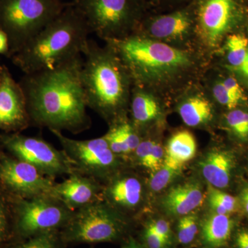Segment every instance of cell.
Listing matches in <instances>:
<instances>
[{"mask_svg": "<svg viewBox=\"0 0 248 248\" xmlns=\"http://www.w3.org/2000/svg\"><path fill=\"white\" fill-rule=\"evenodd\" d=\"M16 206L18 229L25 236H37L66 226L72 211L50 195L19 198Z\"/></svg>", "mask_w": 248, "mask_h": 248, "instance_id": "10", "label": "cell"}, {"mask_svg": "<svg viewBox=\"0 0 248 248\" xmlns=\"http://www.w3.org/2000/svg\"><path fill=\"white\" fill-rule=\"evenodd\" d=\"M166 154L164 153V148L159 143L154 142L149 156L147 159L143 167L151 170L154 173L161 167L164 163Z\"/></svg>", "mask_w": 248, "mask_h": 248, "instance_id": "29", "label": "cell"}, {"mask_svg": "<svg viewBox=\"0 0 248 248\" xmlns=\"http://www.w3.org/2000/svg\"><path fill=\"white\" fill-rule=\"evenodd\" d=\"M154 142L151 140L141 141L137 149L134 152L135 158L139 164L143 166L146 162L152 149Z\"/></svg>", "mask_w": 248, "mask_h": 248, "instance_id": "35", "label": "cell"}, {"mask_svg": "<svg viewBox=\"0 0 248 248\" xmlns=\"http://www.w3.org/2000/svg\"><path fill=\"white\" fill-rule=\"evenodd\" d=\"M91 34L108 42L128 37L136 16L134 0H73Z\"/></svg>", "mask_w": 248, "mask_h": 248, "instance_id": "6", "label": "cell"}, {"mask_svg": "<svg viewBox=\"0 0 248 248\" xmlns=\"http://www.w3.org/2000/svg\"><path fill=\"white\" fill-rule=\"evenodd\" d=\"M83 55L24 74L22 86L31 124L50 131L82 133L91 125L82 82Z\"/></svg>", "mask_w": 248, "mask_h": 248, "instance_id": "1", "label": "cell"}, {"mask_svg": "<svg viewBox=\"0 0 248 248\" xmlns=\"http://www.w3.org/2000/svg\"><path fill=\"white\" fill-rule=\"evenodd\" d=\"M222 83H223V86H225L229 94L239 104L246 101L247 98H246L244 90L234 78H227V79L223 80Z\"/></svg>", "mask_w": 248, "mask_h": 248, "instance_id": "32", "label": "cell"}, {"mask_svg": "<svg viewBox=\"0 0 248 248\" xmlns=\"http://www.w3.org/2000/svg\"><path fill=\"white\" fill-rule=\"evenodd\" d=\"M123 248H131V246H130V242H129V244L127 245V246H125V247H124Z\"/></svg>", "mask_w": 248, "mask_h": 248, "instance_id": "42", "label": "cell"}, {"mask_svg": "<svg viewBox=\"0 0 248 248\" xmlns=\"http://www.w3.org/2000/svg\"><path fill=\"white\" fill-rule=\"evenodd\" d=\"M213 94L217 102L229 110H234L239 105V103L228 92L222 81L217 83L214 86Z\"/></svg>", "mask_w": 248, "mask_h": 248, "instance_id": "31", "label": "cell"}, {"mask_svg": "<svg viewBox=\"0 0 248 248\" xmlns=\"http://www.w3.org/2000/svg\"><path fill=\"white\" fill-rule=\"evenodd\" d=\"M66 5L62 0H0V30L9 38V56L27 45Z\"/></svg>", "mask_w": 248, "mask_h": 248, "instance_id": "5", "label": "cell"}, {"mask_svg": "<svg viewBox=\"0 0 248 248\" xmlns=\"http://www.w3.org/2000/svg\"><path fill=\"white\" fill-rule=\"evenodd\" d=\"M182 166L183 164H179L166 155L161 167L153 173L152 176L150 181L151 190L155 192L164 190L179 175L182 171Z\"/></svg>", "mask_w": 248, "mask_h": 248, "instance_id": "23", "label": "cell"}, {"mask_svg": "<svg viewBox=\"0 0 248 248\" xmlns=\"http://www.w3.org/2000/svg\"><path fill=\"white\" fill-rule=\"evenodd\" d=\"M0 54L8 56L10 55L9 38L4 31L1 30H0Z\"/></svg>", "mask_w": 248, "mask_h": 248, "instance_id": "37", "label": "cell"}, {"mask_svg": "<svg viewBox=\"0 0 248 248\" xmlns=\"http://www.w3.org/2000/svg\"><path fill=\"white\" fill-rule=\"evenodd\" d=\"M74 170L100 182L117 166V156L111 151L104 137L78 140L51 130Z\"/></svg>", "mask_w": 248, "mask_h": 248, "instance_id": "9", "label": "cell"}, {"mask_svg": "<svg viewBox=\"0 0 248 248\" xmlns=\"http://www.w3.org/2000/svg\"><path fill=\"white\" fill-rule=\"evenodd\" d=\"M198 233L197 218L195 215L183 216L179 220L177 226L178 240L184 245L190 244L195 239Z\"/></svg>", "mask_w": 248, "mask_h": 248, "instance_id": "27", "label": "cell"}, {"mask_svg": "<svg viewBox=\"0 0 248 248\" xmlns=\"http://www.w3.org/2000/svg\"><path fill=\"white\" fill-rule=\"evenodd\" d=\"M234 69L235 71L239 72L240 73L248 78V50L244 61L243 62V63L239 66L234 68Z\"/></svg>", "mask_w": 248, "mask_h": 248, "instance_id": "39", "label": "cell"}, {"mask_svg": "<svg viewBox=\"0 0 248 248\" xmlns=\"http://www.w3.org/2000/svg\"><path fill=\"white\" fill-rule=\"evenodd\" d=\"M123 220L103 201L77 210L64 226L63 239L70 242H107L123 233Z\"/></svg>", "mask_w": 248, "mask_h": 248, "instance_id": "7", "label": "cell"}, {"mask_svg": "<svg viewBox=\"0 0 248 248\" xmlns=\"http://www.w3.org/2000/svg\"><path fill=\"white\" fill-rule=\"evenodd\" d=\"M227 55L233 68L239 66L244 61L248 50L247 37L241 34L228 36L226 42Z\"/></svg>", "mask_w": 248, "mask_h": 248, "instance_id": "25", "label": "cell"}, {"mask_svg": "<svg viewBox=\"0 0 248 248\" xmlns=\"http://www.w3.org/2000/svg\"><path fill=\"white\" fill-rule=\"evenodd\" d=\"M191 27L190 18L184 11L156 17L150 24L148 31L153 37L176 40L186 35Z\"/></svg>", "mask_w": 248, "mask_h": 248, "instance_id": "18", "label": "cell"}, {"mask_svg": "<svg viewBox=\"0 0 248 248\" xmlns=\"http://www.w3.org/2000/svg\"><path fill=\"white\" fill-rule=\"evenodd\" d=\"M81 82L88 108L104 118L123 111L130 97V73L109 44L89 39L83 52Z\"/></svg>", "mask_w": 248, "mask_h": 248, "instance_id": "3", "label": "cell"}, {"mask_svg": "<svg viewBox=\"0 0 248 248\" xmlns=\"http://www.w3.org/2000/svg\"><path fill=\"white\" fill-rule=\"evenodd\" d=\"M203 201V191L200 184L187 182L171 188L165 197L164 205L169 213L183 217L200 207Z\"/></svg>", "mask_w": 248, "mask_h": 248, "instance_id": "16", "label": "cell"}, {"mask_svg": "<svg viewBox=\"0 0 248 248\" xmlns=\"http://www.w3.org/2000/svg\"><path fill=\"white\" fill-rule=\"evenodd\" d=\"M148 226H149L156 234L161 236L168 244H170L172 240V231L169 222L164 219H158L150 222Z\"/></svg>", "mask_w": 248, "mask_h": 248, "instance_id": "33", "label": "cell"}, {"mask_svg": "<svg viewBox=\"0 0 248 248\" xmlns=\"http://www.w3.org/2000/svg\"><path fill=\"white\" fill-rule=\"evenodd\" d=\"M7 208L4 202L0 200V241L4 236L7 226Z\"/></svg>", "mask_w": 248, "mask_h": 248, "instance_id": "36", "label": "cell"}, {"mask_svg": "<svg viewBox=\"0 0 248 248\" xmlns=\"http://www.w3.org/2000/svg\"><path fill=\"white\" fill-rule=\"evenodd\" d=\"M234 163V157L229 152L211 151L201 163L202 174L210 186L225 188L231 182Z\"/></svg>", "mask_w": 248, "mask_h": 248, "instance_id": "17", "label": "cell"}, {"mask_svg": "<svg viewBox=\"0 0 248 248\" xmlns=\"http://www.w3.org/2000/svg\"><path fill=\"white\" fill-rule=\"evenodd\" d=\"M208 202L214 213L221 215H230L234 213L237 207L236 198L225 193L213 186H209Z\"/></svg>", "mask_w": 248, "mask_h": 248, "instance_id": "24", "label": "cell"}, {"mask_svg": "<svg viewBox=\"0 0 248 248\" xmlns=\"http://www.w3.org/2000/svg\"><path fill=\"white\" fill-rule=\"evenodd\" d=\"M130 244L131 248H141L134 240H130Z\"/></svg>", "mask_w": 248, "mask_h": 248, "instance_id": "41", "label": "cell"}, {"mask_svg": "<svg viewBox=\"0 0 248 248\" xmlns=\"http://www.w3.org/2000/svg\"><path fill=\"white\" fill-rule=\"evenodd\" d=\"M130 109L135 126L154 120L160 112L159 104L154 97L139 89L133 91L130 98Z\"/></svg>", "mask_w": 248, "mask_h": 248, "instance_id": "20", "label": "cell"}, {"mask_svg": "<svg viewBox=\"0 0 248 248\" xmlns=\"http://www.w3.org/2000/svg\"><path fill=\"white\" fill-rule=\"evenodd\" d=\"M30 124L22 86L6 67L0 66V130L18 132Z\"/></svg>", "mask_w": 248, "mask_h": 248, "instance_id": "13", "label": "cell"}, {"mask_svg": "<svg viewBox=\"0 0 248 248\" xmlns=\"http://www.w3.org/2000/svg\"><path fill=\"white\" fill-rule=\"evenodd\" d=\"M143 197L141 181L133 175H122L109 181L102 187V201L108 205L124 210L138 208Z\"/></svg>", "mask_w": 248, "mask_h": 248, "instance_id": "15", "label": "cell"}, {"mask_svg": "<svg viewBox=\"0 0 248 248\" xmlns=\"http://www.w3.org/2000/svg\"><path fill=\"white\" fill-rule=\"evenodd\" d=\"M179 113L183 122L191 127L207 123L213 115L211 104L201 96H193L186 99L179 107Z\"/></svg>", "mask_w": 248, "mask_h": 248, "instance_id": "21", "label": "cell"}, {"mask_svg": "<svg viewBox=\"0 0 248 248\" xmlns=\"http://www.w3.org/2000/svg\"><path fill=\"white\" fill-rule=\"evenodd\" d=\"M104 137L108 143L111 151L117 156L120 155L126 156L131 153L120 130L115 123L111 125L108 131Z\"/></svg>", "mask_w": 248, "mask_h": 248, "instance_id": "28", "label": "cell"}, {"mask_svg": "<svg viewBox=\"0 0 248 248\" xmlns=\"http://www.w3.org/2000/svg\"><path fill=\"white\" fill-rule=\"evenodd\" d=\"M234 222L229 215L214 213L202 225V239L208 248H222L231 239Z\"/></svg>", "mask_w": 248, "mask_h": 248, "instance_id": "19", "label": "cell"}, {"mask_svg": "<svg viewBox=\"0 0 248 248\" xmlns=\"http://www.w3.org/2000/svg\"><path fill=\"white\" fill-rule=\"evenodd\" d=\"M237 0H203L198 11V32L209 47L216 46L239 22Z\"/></svg>", "mask_w": 248, "mask_h": 248, "instance_id": "12", "label": "cell"}, {"mask_svg": "<svg viewBox=\"0 0 248 248\" xmlns=\"http://www.w3.org/2000/svg\"><path fill=\"white\" fill-rule=\"evenodd\" d=\"M102 187L96 179L75 171L60 183H55L50 195L72 211L102 201Z\"/></svg>", "mask_w": 248, "mask_h": 248, "instance_id": "14", "label": "cell"}, {"mask_svg": "<svg viewBox=\"0 0 248 248\" xmlns=\"http://www.w3.org/2000/svg\"><path fill=\"white\" fill-rule=\"evenodd\" d=\"M241 201L245 211L248 215V186H246L241 192Z\"/></svg>", "mask_w": 248, "mask_h": 248, "instance_id": "40", "label": "cell"}, {"mask_svg": "<svg viewBox=\"0 0 248 248\" xmlns=\"http://www.w3.org/2000/svg\"><path fill=\"white\" fill-rule=\"evenodd\" d=\"M17 248H59L56 239L51 233L37 235Z\"/></svg>", "mask_w": 248, "mask_h": 248, "instance_id": "30", "label": "cell"}, {"mask_svg": "<svg viewBox=\"0 0 248 248\" xmlns=\"http://www.w3.org/2000/svg\"><path fill=\"white\" fill-rule=\"evenodd\" d=\"M0 183L19 198L50 195L55 182L32 165L13 158L0 159Z\"/></svg>", "mask_w": 248, "mask_h": 248, "instance_id": "11", "label": "cell"}, {"mask_svg": "<svg viewBox=\"0 0 248 248\" xmlns=\"http://www.w3.org/2000/svg\"><path fill=\"white\" fill-rule=\"evenodd\" d=\"M91 33L79 11L71 3L12 56L24 74L58 66L82 55Z\"/></svg>", "mask_w": 248, "mask_h": 248, "instance_id": "2", "label": "cell"}, {"mask_svg": "<svg viewBox=\"0 0 248 248\" xmlns=\"http://www.w3.org/2000/svg\"><path fill=\"white\" fill-rule=\"evenodd\" d=\"M147 248H167L169 244L161 236L147 226L143 234Z\"/></svg>", "mask_w": 248, "mask_h": 248, "instance_id": "34", "label": "cell"}, {"mask_svg": "<svg viewBox=\"0 0 248 248\" xmlns=\"http://www.w3.org/2000/svg\"><path fill=\"white\" fill-rule=\"evenodd\" d=\"M0 141L16 158L32 165L49 177L54 179L75 172L63 151L43 139L11 133L0 135Z\"/></svg>", "mask_w": 248, "mask_h": 248, "instance_id": "8", "label": "cell"}, {"mask_svg": "<svg viewBox=\"0 0 248 248\" xmlns=\"http://www.w3.org/2000/svg\"><path fill=\"white\" fill-rule=\"evenodd\" d=\"M226 122L231 131L241 140L248 139V113L241 110H232L226 115Z\"/></svg>", "mask_w": 248, "mask_h": 248, "instance_id": "26", "label": "cell"}, {"mask_svg": "<svg viewBox=\"0 0 248 248\" xmlns=\"http://www.w3.org/2000/svg\"><path fill=\"white\" fill-rule=\"evenodd\" d=\"M106 43L115 50L137 85L165 79L190 63V57L184 50L139 34Z\"/></svg>", "mask_w": 248, "mask_h": 248, "instance_id": "4", "label": "cell"}, {"mask_svg": "<svg viewBox=\"0 0 248 248\" xmlns=\"http://www.w3.org/2000/svg\"><path fill=\"white\" fill-rule=\"evenodd\" d=\"M196 152L197 142L193 135L187 130H182L170 139L166 155L184 165L195 156Z\"/></svg>", "mask_w": 248, "mask_h": 248, "instance_id": "22", "label": "cell"}, {"mask_svg": "<svg viewBox=\"0 0 248 248\" xmlns=\"http://www.w3.org/2000/svg\"><path fill=\"white\" fill-rule=\"evenodd\" d=\"M238 248H248V230H241L236 239Z\"/></svg>", "mask_w": 248, "mask_h": 248, "instance_id": "38", "label": "cell"}]
</instances>
